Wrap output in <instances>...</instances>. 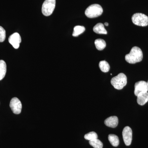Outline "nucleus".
Here are the masks:
<instances>
[{
  "label": "nucleus",
  "instance_id": "423d86ee",
  "mask_svg": "<svg viewBox=\"0 0 148 148\" xmlns=\"http://www.w3.org/2000/svg\"><path fill=\"white\" fill-rule=\"evenodd\" d=\"M10 106L14 113L16 114L21 113L22 104L18 98H12L11 100Z\"/></svg>",
  "mask_w": 148,
  "mask_h": 148
},
{
  "label": "nucleus",
  "instance_id": "7ed1b4c3",
  "mask_svg": "<svg viewBox=\"0 0 148 148\" xmlns=\"http://www.w3.org/2000/svg\"><path fill=\"white\" fill-rule=\"evenodd\" d=\"M103 12V9L100 5L95 4L87 8L85 12V14L89 18H94L101 16Z\"/></svg>",
  "mask_w": 148,
  "mask_h": 148
},
{
  "label": "nucleus",
  "instance_id": "2eb2a0df",
  "mask_svg": "<svg viewBox=\"0 0 148 148\" xmlns=\"http://www.w3.org/2000/svg\"><path fill=\"white\" fill-rule=\"evenodd\" d=\"M95 45L98 50H102L106 47V41L102 39H97L95 41Z\"/></svg>",
  "mask_w": 148,
  "mask_h": 148
},
{
  "label": "nucleus",
  "instance_id": "9b49d317",
  "mask_svg": "<svg viewBox=\"0 0 148 148\" xmlns=\"http://www.w3.org/2000/svg\"><path fill=\"white\" fill-rule=\"evenodd\" d=\"M148 101L147 92H142L137 96V103L140 106L145 105Z\"/></svg>",
  "mask_w": 148,
  "mask_h": 148
},
{
  "label": "nucleus",
  "instance_id": "f257e3e1",
  "mask_svg": "<svg viewBox=\"0 0 148 148\" xmlns=\"http://www.w3.org/2000/svg\"><path fill=\"white\" fill-rule=\"evenodd\" d=\"M143 53L140 48L134 47L131 49L130 52L125 56V61L130 64H135L142 61Z\"/></svg>",
  "mask_w": 148,
  "mask_h": 148
},
{
  "label": "nucleus",
  "instance_id": "6e6552de",
  "mask_svg": "<svg viewBox=\"0 0 148 148\" xmlns=\"http://www.w3.org/2000/svg\"><path fill=\"white\" fill-rule=\"evenodd\" d=\"M132 132L131 128L129 126H126L123 130L122 135L125 144L126 146L131 145L132 141Z\"/></svg>",
  "mask_w": 148,
  "mask_h": 148
},
{
  "label": "nucleus",
  "instance_id": "0eeeda50",
  "mask_svg": "<svg viewBox=\"0 0 148 148\" xmlns=\"http://www.w3.org/2000/svg\"><path fill=\"white\" fill-rule=\"evenodd\" d=\"M148 91L147 83L144 81L137 82L135 84L134 93L136 96H138L142 92H147Z\"/></svg>",
  "mask_w": 148,
  "mask_h": 148
},
{
  "label": "nucleus",
  "instance_id": "4468645a",
  "mask_svg": "<svg viewBox=\"0 0 148 148\" xmlns=\"http://www.w3.org/2000/svg\"><path fill=\"white\" fill-rule=\"evenodd\" d=\"M108 140L111 145L113 147H117L119 145V139L116 135L110 134L108 135Z\"/></svg>",
  "mask_w": 148,
  "mask_h": 148
},
{
  "label": "nucleus",
  "instance_id": "20e7f679",
  "mask_svg": "<svg viewBox=\"0 0 148 148\" xmlns=\"http://www.w3.org/2000/svg\"><path fill=\"white\" fill-rule=\"evenodd\" d=\"M132 20L133 24L137 26L146 27L148 25V16L144 14H135L132 15Z\"/></svg>",
  "mask_w": 148,
  "mask_h": 148
},
{
  "label": "nucleus",
  "instance_id": "1a4fd4ad",
  "mask_svg": "<svg viewBox=\"0 0 148 148\" xmlns=\"http://www.w3.org/2000/svg\"><path fill=\"white\" fill-rule=\"evenodd\" d=\"M9 42L14 48H18L21 42V39L20 35L17 33H15L11 35L8 39Z\"/></svg>",
  "mask_w": 148,
  "mask_h": 148
},
{
  "label": "nucleus",
  "instance_id": "ddd939ff",
  "mask_svg": "<svg viewBox=\"0 0 148 148\" xmlns=\"http://www.w3.org/2000/svg\"><path fill=\"white\" fill-rule=\"evenodd\" d=\"M7 71V66L3 60H0V80H1L5 76Z\"/></svg>",
  "mask_w": 148,
  "mask_h": 148
},
{
  "label": "nucleus",
  "instance_id": "9d476101",
  "mask_svg": "<svg viewBox=\"0 0 148 148\" xmlns=\"http://www.w3.org/2000/svg\"><path fill=\"white\" fill-rule=\"evenodd\" d=\"M105 124L108 127L115 128L119 123V120L116 116H112L108 118L105 121Z\"/></svg>",
  "mask_w": 148,
  "mask_h": 148
},
{
  "label": "nucleus",
  "instance_id": "4be33fe9",
  "mask_svg": "<svg viewBox=\"0 0 148 148\" xmlns=\"http://www.w3.org/2000/svg\"><path fill=\"white\" fill-rule=\"evenodd\" d=\"M147 83V84H148V82Z\"/></svg>",
  "mask_w": 148,
  "mask_h": 148
},
{
  "label": "nucleus",
  "instance_id": "6ab92c4d",
  "mask_svg": "<svg viewBox=\"0 0 148 148\" xmlns=\"http://www.w3.org/2000/svg\"><path fill=\"white\" fill-rule=\"evenodd\" d=\"M84 138L86 140L90 141L98 139V135L95 132H90L84 135Z\"/></svg>",
  "mask_w": 148,
  "mask_h": 148
},
{
  "label": "nucleus",
  "instance_id": "aec40b11",
  "mask_svg": "<svg viewBox=\"0 0 148 148\" xmlns=\"http://www.w3.org/2000/svg\"><path fill=\"white\" fill-rule=\"evenodd\" d=\"M6 32L2 27L0 26V42H3L5 39Z\"/></svg>",
  "mask_w": 148,
  "mask_h": 148
},
{
  "label": "nucleus",
  "instance_id": "39448f33",
  "mask_svg": "<svg viewBox=\"0 0 148 148\" xmlns=\"http://www.w3.org/2000/svg\"><path fill=\"white\" fill-rule=\"evenodd\" d=\"M56 0H45L43 3L42 12L44 15L50 16L55 9Z\"/></svg>",
  "mask_w": 148,
  "mask_h": 148
},
{
  "label": "nucleus",
  "instance_id": "f3484780",
  "mask_svg": "<svg viewBox=\"0 0 148 148\" xmlns=\"http://www.w3.org/2000/svg\"><path fill=\"white\" fill-rule=\"evenodd\" d=\"M85 31V28L83 26H75L74 28L73 36L74 37L78 36L82 34Z\"/></svg>",
  "mask_w": 148,
  "mask_h": 148
},
{
  "label": "nucleus",
  "instance_id": "a211bd4d",
  "mask_svg": "<svg viewBox=\"0 0 148 148\" xmlns=\"http://www.w3.org/2000/svg\"><path fill=\"white\" fill-rule=\"evenodd\" d=\"M89 144L94 148H103V144L98 139L90 140L89 141Z\"/></svg>",
  "mask_w": 148,
  "mask_h": 148
},
{
  "label": "nucleus",
  "instance_id": "dca6fc26",
  "mask_svg": "<svg viewBox=\"0 0 148 148\" xmlns=\"http://www.w3.org/2000/svg\"><path fill=\"white\" fill-rule=\"evenodd\" d=\"M99 66L101 71L104 73H107L110 71V65L106 61H100L99 64Z\"/></svg>",
  "mask_w": 148,
  "mask_h": 148
},
{
  "label": "nucleus",
  "instance_id": "f03ea898",
  "mask_svg": "<svg viewBox=\"0 0 148 148\" xmlns=\"http://www.w3.org/2000/svg\"><path fill=\"white\" fill-rule=\"evenodd\" d=\"M127 78L124 73H120L116 76L114 77L111 80V83L115 89L121 90L126 85Z\"/></svg>",
  "mask_w": 148,
  "mask_h": 148
},
{
  "label": "nucleus",
  "instance_id": "f8f14e48",
  "mask_svg": "<svg viewBox=\"0 0 148 148\" xmlns=\"http://www.w3.org/2000/svg\"><path fill=\"white\" fill-rule=\"evenodd\" d=\"M93 31L96 34H108L107 31L104 27V25L101 23L96 24L93 27Z\"/></svg>",
  "mask_w": 148,
  "mask_h": 148
},
{
  "label": "nucleus",
  "instance_id": "412c9836",
  "mask_svg": "<svg viewBox=\"0 0 148 148\" xmlns=\"http://www.w3.org/2000/svg\"><path fill=\"white\" fill-rule=\"evenodd\" d=\"M105 25L106 26H108L109 25V24L108 22H106V23H105Z\"/></svg>",
  "mask_w": 148,
  "mask_h": 148
}]
</instances>
